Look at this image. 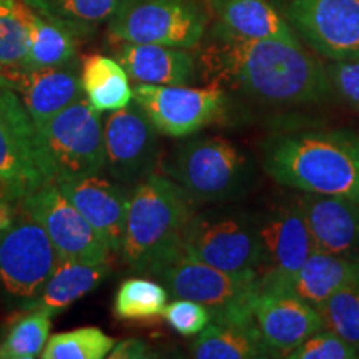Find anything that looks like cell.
I'll list each match as a JSON object with an SVG mask.
<instances>
[{"instance_id":"cell-21","label":"cell","mask_w":359,"mask_h":359,"mask_svg":"<svg viewBox=\"0 0 359 359\" xmlns=\"http://www.w3.org/2000/svg\"><path fill=\"white\" fill-rule=\"evenodd\" d=\"M353 283H359L358 258L314 250L298 273L275 288L288 290L318 309L336 291Z\"/></svg>"},{"instance_id":"cell-13","label":"cell","mask_w":359,"mask_h":359,"mask_svg":"<svg viewBox=\"0 0 359 359\" xmlns=\"http://www.w3.org/2000/svg\"><path fill=\"white\" fill-rule=\"evenodd\" d=\"M156 133L158 130L135 100L107 116L103 127L105 170L116 183L135 187L155 172L160 158Z\"/></svg>"},{"instance_id":"cell-38","label":"cell","mask_w":359,"mask_h":359,"mask_svg":"<svg viewBox=\"0 0 359 359\" xmlns=\"http://www.w3.org/2000/svg\"><path fill=\"white\" fill-rule=\"evenodd\" d=\"M4 85H8V87H11V80L7 77V69H4V67L0 65V87H4Z\"/></svg>"},{"instance_id":"cell-22","label":"cell","mask_w":359,"mask_h":359,"mask_svg":"<svg viewBox=\"0 0 359 359\" xmlns=\"http://www.w3.org/2000/svg\"><path fill=\"white\" fill-rule=\"evenodd\" d=\"M218 25L246 39L296 42L293 29L268 0H210Z\"/></svg>"},{"instance_id":"cell-23","label":"cell","mask_w":359,"mask_h":359,"mask_svg":"<svg viewBox=\"0 0 359 359\" xmlns=\"http://www.w3.org/2000/svg\"><path fill=\"white\" fill-rule=\"evenodd\" d=\"M191 356L198 359L273 358L255 321H212L191 343Z\"/></svg>"},{"instance_id":"cell-27","label":"cell","mask_w":359,"mask_h":359,"mask_svg":"<svg viewBox=\"0 0 359 359\" xmlns=\"http://www.w3.org/2000/svg\"><path fill=\"white\" fill-rule=\"evenodd\" d=\"M30 32V50L20 69L35 70L60 67L75 60V37L60 25L43 19L27 7Z\"/></svg>"},{"instance_id":"cell-31","label":"cell","mask_w":359,"mask_h":359,"mask_svg":"<svg viewBox=\"0 0 359 359\" xmlns=\"http://www.w3.org/2000/svg\"><path fill=\"white\" fill-rule=\"evenodd\" d=\"M30 50L27 6L17 0H0V65L20 69Z\"/></svg>"},{"instance_id":"cell-30","label":"cell","mask_w":359,"mask_h":359,"mask_svg":"<svg viewBox=\"0 0 359 359\" xmlns=\"http://www.w3.org/2000/svg\"><path fill=\"white\" fill-rule=\"evenodd\" d=\"M115 346V339L98 327H79L53 334L45 344L42 359H103Z\"/></svg>"},{"instance_id":"cell-2","label":"cell","mask_w":359,"mask_h":359,"mask_svg":"<svg viewBox=\"0 0 359 359\" xmlns=\"http://www.w3.org/2000/svg\"><path fill=\"white\" fill-rule=\"evenodd\" d=\"M263 168L302 193L344 196L359 205V140L346 132L276 133L262 145Z\"/></svg>"},{"instance_id":"cell-3","label":"cell","mask_w":359,"mask_h":359,"mask_svg":"<svg viewBox=\"0 0 359 359\" xmlns=\"http://www.w3.org/2000/svg\"><path fill=\"white\" fill-rule=\"evenodd\" d=\"M195 201L172 178L151 173L133 187L122 245L123 262L140 275L156 273L182 251Z\"/></svg>"},{"instance_id":"cell-11","label":"cell","mask_w":359,"mask_h":359,"mask_svg":"<svg viewBox=\"0 0 359 359\" xmlns=\"http://www.w3.org/2000/svg\"><path fill=\"white\" fill-rule=\"evenodd\" d=\"M20 208L42 224L60 262L105 263L110 259L111 251L62 193L57 182L45 183L25 195Z\"/></svg>"},{"instance_id":"cell-8","label":"cell","mask_w":359,"mask_h":359,"mask_svg":"<svg viewBox=\"0 0 359 359\" xmlns=\"http://www.w3.org/2000/svg\"><path fill=\"white\" fill-rule=\"evenodd\" d=\"M206 30V15L193 0H123L109 20L116 42L195 48Z\"/></svg>"},{"instance_id":"cell-35","label":"cell","mask_w":359,"mask_h":359,"mask_svg":"<svg viewBox=\"0 0 359 359\" xmlns=\"http://www.w3.org/2000/svg\"><path fill=\"white\" fill-rule=\"evenodd\" d=\"M331 90L359 110V62H334L326 65Z\"/></svg>"},{"instance_id":"cell-12","label":"cell","mask_w":359,"mask_h":359,"mask_svg":"<svg viewBox=\"0 0 359 359\" xmlns=\"http://www.w3.org/2000/svg\"><path fill=\"white\" fill-rule=\"evenodd\" d=\"M133 100L145 110L160 133L182 138L222 116L226 95L215 83L206 88L138 83L133 90Z\"/></svg>"},{"instance_id":"cell-19","label":"cell","mask_w":359,"mask_h":359,"mask_svg":"<svg viewBox=\"0 0 359 359\" xmlns=\"http://www.w3.org/2000/svg\"><path fill=\"white\" fill-rule=\"evenodd\" d=\"M314 250L356 258L359 250V205L344 196L303 193L298 198Z\"/></svg>"},{"instance_id":"cell-14","label":"cell","mask_w":359,"mask_h":359,"mask_svg":"<svg viewBox=\"0 0 359 359\" xmlns=\"http://www.w3.org/2000/svg\"><path fill=\"white\" fill-rule=\"evenodd\" d=\"M285 12L323 57L359 62V0H288Z\"/></svg>"},{"instance_id":"cell-28","label":"cell","mask_w":359,"mask_h":359,"mask_svg":"<svg viewBox=\"0 0 359 359\" xmlns=\"http://www.w3.org/2000/svg\"><path fill=\"white\" fill-rule=\"evenodd\" d=\"M168 291L160 283L130 278L120 285L115 294L114 313L125 321L155 320L167 308Z\"/></svg>"},{"instance_id":"cell-16","label":"cell","mask_w":359,"mask_h":359,"mask_svg":"<svg viewBox=\"0 0 359 359\" xmlns=\"http://www.w3.org/2000/svg\"><path fill=\"white\" fill-rule=\"evenodd\" d=\"M255 326L275 356L285 358L309 336L325 327L311 304L285 288L259 286L251 303Z\"/></svg>"},{"instance_id":"cell-6","label":"cell","mask_w":359,"mask_h":359,"mask_svg":"<svg viewBox=\"0 0 359 359\" xmlns=\"http://www.w3.org/2000/svg\"><path fill=\"white\" fill-rule=\"evenodd\" d=\"M188 257L235 275H257L262 262L258 217L235 208L195 213L183 235Z\"/></svg>"},{"instance_id":"cell-1","label":"cell","mask_w":359,"mask_h":359,"mask_svg":"<svg viewBox=\"0 0 359 359\" xmlns=\"http://www.w3.org/2000/svg\"><path fill=\"white\" fill-rule=\"evenodd\" d=\"M206 77L266 105L320 103L333 93L325 65L296 42L246 39L217 25L201 53Z\"/></svg>"},{"instance_id":"cell-29","label":"cell","mask_w":359,"mask_h":359,"mask_svg":"<svg viewBox=\"0 0 359 359\" xmlns=\"http://www.w3.org/2000/svg\"><path fill=\"white\" fill-rule=\"evenodd\" d=\"M0 344V359H32L42 354L50 338L52 316L39 308L27 309Z\"/></svg>"},{"instance_id":"cell-9","label":"cell","mask_w":359,"mask_h":359,"mask_svg":"<svg viewBox=\"0 0 359 359\" xmlns=\"http://www.w3.org/2000/svg\"><path fill=\"white\" fill-rule=\"evenodd\" d=\"M60 258L42 224L20 208L0 236V285L12 299L32 309Z\"/></svg>"},{"instance_id":"cell-25","label":"cell","mask_w":359,"mask_h":359,"mask_svg":"<svg viewBox=\"0 0 359 359\" xmlns=\"http://www.w3.org/2000/svg\"><path fill=\"white\" fill-rule=\"evenodd\" d=\"M82 87L90 105L98 111H115L133 100L130 77L118 60L90 55L82 65Z\"/></svg>"},{"instance_id":"cell-4","label":"cell","mask_w":359,"mask_h":359,"mask_svg":"<svg viewBox=\"0 0 359 359\" xmlns=\"http://www.w3.org/2000/svg\"><path fill=\"white\" fill-rule=\"evenodd\" d=\"M170 175L195 203H223L253 188L257 168L230 140L206 137L178 148Z\"/></svg>"},{"instance_id":"cell-33","label":"cell","mask_w":359,"mask_h":359,"mask_svg":"<svg viewBox=\"0 0 359 359\" xmlns=\"http://www.w3.org/2000/svg\"><path fill=\"white\" fill-rule=\"evenodd\" d=\"M290 359H358L359 351L333 331L323 327L290 351Z\"/></svg>"},{"instance_id":"cell-20","label":"cell","mask_w":359,"mask_h":359,"mask_svg":"<svg viewBox=\"0 0 359 359\" xmlns=\"http://www.w3.org/2000/svg\"><path fill=\"white\" fill-rule=\"evenodd\" d=\"M116 60L137 83L188 85L196 74L195 58L187 48L167 45L122 42Z\"/></svg>"},{"instance_id":"cell-34","label":"cell","mask_w":359,"mask_h":359,"mask_svg":"<svg viewBox=\"0 0 359 359\" xmlns=\"http://www.w3.org/2000/svg\"><path fill=\"white\" fill-rule=\"evenodd\" d=\"M165 320L182 336H196L212 323V313L203 304L191 299L177 298L167 304L163 311Z\"/></svg>"},{"instance_id":"cell-10","label":"cell","mask_w":359,"mask_h":359,"mask_svg":"<svg viewBox=\"0 0 359 359\" xmlns=\"http://www.w3.org/2000/svg\"><path fill=\"white\" fill-rule=\"evenodd\" d=\"M39 132L55 172V182L100 175L105 168L102 116L87 97L58 111L39 127Z\"/></svg>"},{"instance_id":"cell-32","label":"cell","mask_w":359,"mask_h":359,"mask_svg":"<svg viewBox=\"0 0 359 359\" xmlns=\"http://www.w3.org/2000/svg\"><path fill=\"white\" fill-rule=\"evenodd\" d=\"M326 330L359 351V283L344 286L336 291L318 308Z\"/></svg>"},{"instance_id":"cell-36","label":"cell","mask_w":359,"mask_h":359,"mask_svg":"<svg viewBox=\"0 0 359 359\" xmlns=\"http://www.w3.org/2000/svg\"><path fill=\"white\" fill-rule=\"evenodd\" d=\"M150 356V348L145 341L142 339H123L111 349L109 358H148Z\"/></svg>"},{"instance_id":"cell-15","label":"cell","mask_w":359,"mask_h":359,"mask_svg":"<svg viewBox=\"0 0 359 359\" xmlns=\"http://www.w3.org/2000/svg\"><path fill=\"white\" fill-rule=\"evenodd\" d=\"M258 217L262 262L258 285L276 286L290 280L314 251L311 233L298 200Z\"/></svg>"},{"instance_id":"cell-7","label":"cell","mask_w":359,"mask_h":359,"mask_svg":"<svg viewBox=\"0 0 359 359\" xmlns=\"http://www.w3.org/2000/svg\"><path fill=\"white\" fill-rule=\"evenodd\" d=\"M173 298L191 299L208 308L212 321H251L258 291L257 275H235L210 266L180 251L156 273Z\"/></svg>"},{"instance_id":"cell-26","label":"cell","mask_w":359,"mask_h":359,"mask_svg":"<svg viewBox=\"0 0 359 359\" xmlns=\"http://www.w3.org/2000/svg\"><path fill=\"white\" fill-rule=\"evenodd\" d=\"M123 0H24L43 19L60 25L75 39L88 37L118 11Z\"/></svg>"},{"instance_id":"cell-5","label":"cell","mask_w":359,"mask_h":359,"mask_svg":"<svg viewBox=\"0 0 359 359\" xmlns=\"http://www.w3.org/2000/svg\"><path fill=\"white\" fill-rule=\"evenodd\" d=\"M55 182V172L37 125L15 90L0 87V198L20 201Z\"/></svg>"},{"instance_id":"cell-37","label":"cell","mask_w":359,"mask_h":359,"mask_svg":"<svg viewBox=\"0 0 359 359\" xmlns=\"http://www.w3.org/2000/svg\"><path fill=\"white\" fill-rule=\"evenodd\" d=\"M13 222V212L7 201H0V231L7 230Z\"/></svg>"},{"instance_id":"cell-18","label":"cell","mask_w":359,"mask_h":359,"mask_svg":"<svg viewBox=\"0 0 359 359\" xmlns=\"http://www.w3.org/2000/svg\"><path fill=\"white\" fill-rule=\"evenodd\" d=\"M7 77L11 80V88L19 93L37 128L85 97L75 60L48 69H13V72H7Z\"/></svg>"},{"instance_id":"cell-17","label":"cell","mask_w":359,"mask_h":359,"mask_svg":"<svg viewBox=\"0 0 359 359\" xmlns=\"http://www.w3.org/2000/svg\"><path fill=\"white\" fill-rule=\"evenodd\" d=\"M57 183L107 248L118 255L122 251L127 224L130 201L127 188L102 178L100 175L64 178L57 180Z\"/></svg>"},{"instance_id":"cell-24","label":"cell","mask_w":359,"mask_h":359,"mask_svg":"<svg viewBox=\"0 0 359 359\" xmlns=\"http://www.w3.org/2000/svg\"><path fill=\"white\" fill-rule=\"evenodd\" d=\"M109 262H60L32 308L42 309L50 316L62 313L77 299L95 290L109 276Z\"/></svg>"}]
</instances>
